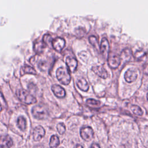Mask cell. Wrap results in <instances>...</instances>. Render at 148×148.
Segmentation results:
<instances>
[{"instance_id": "4fadbf2b", "label": "cell", "mask_w": 148, "mask_h": 148, "mask_svg": "<svg viewBox=\"0 0 148 148\" xmlns=\"http://www.w3.org/2000/svg\"><path fill=\"white\" fill-rule=\"evenodd\" d=\"M51 90L54 94L59 98H63L65 96L66 92L64 88L58 84H53L51 86Z\"/></svg>"}, {"instance_id": "9a60e30c", "label": "cell", "mask_w": 148, "mask_h": 148, "mask_svg": "<svg viewBox=\"0 0 148 148\" xmlns=\"http://www.w3.org/2000/svg\"><path fill=\"white\" fill-rule=\"evenodd\" d=\"M120 58L121 60H123L124 61H128L130 60L131 57H132V53L130 49L125 48L124 49L121 53L120 55Z\"/></svg>"}, {"instance_id": "44dd1931", "label": "cell", "mask_w": 148, "mask_h": 148, "mask_svg": "<svg viewBox=\"0 0 148 148\" xmlns=\"http://www.w3.org/2000/svg\"><path fill=\"white\" fill-rule=\"evenodd\" d=\"M131 109L132 111V112L138 116H142L143 114V111L142 109L138 105H132L131 106Z\"/></svg>"}, {"instance_id": "83f0119b", "label": "cell", "mask_w": 148, "mask_h": 148, "mask_svg": "<svg viewBox=\"0 0 148 148\" xmlns=\"http://www.w3.org/2000/svg\"><path fill=\"white\" fill-rule=\"evenodd\" d=\"M144 73L146 75H148V64H146L145 67H144V69H143Z\"/></svg>"}, {"instance_id": "e0dca14e", "label": "cell", "mask_w": 148, "mask_h": 148, "mask_svg": "<svg viewBox=\"0 0 148 148\" xmlns=\"http://www.w3.org/2000/svg\"><path fill=\"white\" fill-rule=\"evenodd\" d=\"M17 124L18 127L22 131H24L26 129L27 127V122L25 119L22 116H20L17 118Z\"/></svg>"}, {"instance_id": "52a82bcc", "label": "cell", "mask_w": 148, "mask_h": 148, "mask_svg": "<svg viewBox=\"0 0 148 148\" xmlns=\"http://www.w3.org/2000/svg\"><path fill=\"white\" fill-rule=\"evenodd\" d=\"M51 44L53 48L56 50L58 51H60L65 46V40L64 38L61 37H56V38L53 39L51 42Z\"/></svg>"}, {"instance_id": "1f68e13d", "label": "cell", "mask_w": 148, "mask_h": 148, "mask_svg": "<svg viewBox=\"0 0 148 148\" xmlns=\"http://www.w3.org/2000/svg\"><path fill=\"white\" fill-rule=\"evenodd\" d=\"M147 99H148V93H147Z\"/></svg>"}, {"instance_id": "5bb4252c", "label": "cell", "mask_w": 148, "mask_h": 148, "mask_svg": "<svg viewBox=\"0 0 148 148\" xmlns=\"http://www.w3.org/2000/svg\"><path fill=\"white\" fill-rule=\"evenodd\" d=\"M76 84L77 87L83 91H87L89 88V84L83 77L79 78L77 80Z\"/></svg>"}, {"instance_id": "f1b7e54d", "label": "cell", "mask_w": 148, "mask_h": 148, "mask_svg": "<svg viewBox=\"0 0 148 148\" xmlns=\"http://www.w3.org/2000/svg\"><path fill=\"white\" fill-rule=\"evenodd\" d=\"M0 102H2L4 104H5V100L4 99V98H3V97L2 96V94H1V92H0Z\"/></svg>"}, {"instance_id": "7402d4cb", "label": "cell", "mask_w": 148, "mask_h": 148, "mask_svg": "<svg viewBox=\"0 0 148 148\" xmlns=\"http://www.w3.org/2000/svg\"><path fill=\"white\" fill-rule=\"evenodd\" d=\"M86 103L87 104L91 106V107H98L100 105V102L98 100H95L94 99H87L86 101Z\"/></svg>"}, {"instance_id": "277c9868", "label": "cell", "mask_w": 148, "mask_h": 148, "mask_svg": "<svg viewBox=\"0 0 148 148\" xmlns=\"http://www.w3.org/2000/svg\"><path fill=\"white\" fill-rule=\"evenodd\" d=\"M94 131L90 127H83L80 129V136L86 141H90L94 137Z\"/></svg>"}, {"instance_id": "3957f363", "label": "cell", "mask_w": 148, "mask_h": 148, "mask_svg": "<svg viewBox=\"0 0 148 148\" xmlns=\"http://www.w3.org/2000/svg\"><path fill=\"white\" fill-rule=\"evenodd\" d=\"M16 94L18 98L24 103L30 104L36 101V99L25 90L18 89L16 91Z\"/></svg>"}, {"instance_id": "7a4b0ae2", "label": "cell", "mask_w": 148, "mask_h": 148, "mask_svg": "<svg viewBox=\"0 0 148 148\" xmlns=\"http://www.w3.org/2000/svg\"><path fill=\"white\" fill-rule=\"evenodd\" d=\"M32 114L34 117L38 119H44L48 116L49 112L45 106L38 104L32 108Z\"/></svg>"}, {"instance_id": "ac0fdd59", "label": "cell", "mask_w": 148, "mask_h": 148, "mask_svg": "<svg viewBox=\"0 0 148 148\" xmlns=\"http://www.w3.org/2000/svg\"><path fill=\"white\" fill-rule=\"evenodd\" d=\"M45 47V43L43 41H36L34 45V49L37 53H41Z\"/></svg>"}, {"instance_id": "4316f807", "label": "cell", "mask_w": 148, "mask_h": 148, "mask_svg": "<svg viewBox=\"0 0 148 148\" xmlns=\"http://www.w3.org/2000/svg\"><path fill=\"white\" fill-rule=\"evenodd\" d=\"M90 148H101L99 145L97 143H92L91 144V146Z\"/></svg>"}, {"instance_id": "ffe728a7", "label": "cell", "mask_w": 148, "mask_h": 148, "mask_svg": "<svg viewBox=\"0 0 148 148\" xmlns=\"http://www.w3.org/2000/svg\"><path fill=\"white\" fill-rule=\"evenodd\" d=\"M146 55V51L145 50H143V49H138L137 50L135 54H134V57L135 58V59H136L138 61H140L141 60L143 59V57H145Z\"/></svg>"}, {"instance_id": "9c48e42d", "label": "cell", "mask_w": 148, "mask_h": 148, "mask_svg": "<svg viewBox=\"0 0 148 148\" xmlns=\"http://www.w3.org/2000/svg\"><path fill=\"white\" fill-rule=\"evenodd\" d=\"M13 144V140L9 135H5L0 136V147L10 148Z\"/></svg>"}, {"instance_id": "30bf717a", "label": "cell", "mask_w": 148, "mask_h": 148, "mask_svg": "<svg viewBox=\"0 0 148 148\" xmlns=\"http://www.w3.org/2000/svg\"><path fill=\"white\" fill-rule=\"evenodd\" d=\"M33 138L35 141H39L45 135V131L43 127L38 125L33 131Z\"/></svg>"}, {"instance_id": "603a6c76", "label": "cell", "mask_w": 148, "mask_h": 148, "mask_svg": "<svg viewBox=\"0 0 148 148\" xmlns=\"http://www.w3.org/2000/svg\"><path fill=\"white\" fill-rule=\"evenodd\" d=\"M57 131H58V133L61 135H62L65 133V130H66L65 125H64V123H60L57 125Z\"/></svg>"}, {"instance_id": "7c38bea8", "label": "cell", "mask_w": 148, "mask_h": 148, "mask_svg": "<svg viewBox=\"0 0 148 148\" xmlns=\"http://www.w3.org/2000/svg\"><path fill=\"white\" fill-rule=\"evenodd\" d=\"M92 71L99 77L106 79L108 77V73L106 70L102 65H97L92 67Z\"/></svg>"}, {"instance_id": "8fae6325", "label": "cell", "mask_w": 148, "mask_h": 148, "mask_svg": "<svg viewBox=\"0 0 148 148\" xmlns=\"http://www.w3.org/2000/svg\"><path fill=\"white\" fill-rule=\"evenodd\" d=\"M66 64L68 71L71 72H74L77 66V60L72 56H68L66 59Z\"/></svg>"}, {"instance_id": "ba28073f", "label": "cell", "mask_w": 148, "mask_h": 148, "mask_svg": "<svg viewBox=\"0 0 148 148\" xmlns=\"http://www.w3.org/2000/svg\"><path fill=\"white\" fill-rule=\"evenodd\" d=\"M108 64L112 68H117L121 63L120 57L117 54H112L108 56Z\"/></svg>"}, {"instance_id": "6da1fadb", "label": "cell", "mask_w": 148, "mask_h": 148, "mask_svg": "<svg viewBox=\"0 0 148 148\" xmlns=\"http://www.w3.org/2000/svg\"><path fill=\"white\" fill-rule=\"evenodd\" d=\"M56 76L58 80L63 84H68L71 80V76L68 69L64 66L58 68L56 71Z\"/></svg>"}, {"instance_id": "d6986e66", "label": "cell", "mask_w": 148, "mask_h": 148, "mask_svg": "<svg viewBox=\"0 0 148 148\" xmlns=\"http://www.w3.org/2000/svg\"><path fill=\"white\" fill-rule=\"evenodd\" d=\"M60 145L59 138L56 135H53L51 136L49 142V146L51 148H55Z\"/></svg>"}, {"instance_id": "8992f818", "label": "cell", "mask_w": 148, "mask_h": 148, "mask_svg": "<svg viewBox=\"0 0 148 148\" xmlns=\"http://www.w3.org/2000/svg\"><path fill=\"white\" fill-rule=\"evenodd\" d=\"M138 77V73L135 69L130 68L124 74V78L128 83H132L135 81Z\"/></svg>"}, {"instance_id": "f546056e", "label": "cell", "mask_w": 148, "mask_h": 148, "mask_svg": "<svg viewBox=\"0 0 148 148\" xmlns=\"http://www.w3.org/2000/svg\"><path fill=\"white\" fill-rule=\"evenodd\" d=\"M74 148H83V146L81 145H79V144H77L75 147Z\"/></svg>"}, {"instance_id": "5b68a950", "label": "cell", "mask_w": 148, "mask_h": 148, "mask_svg": "<svg viewBox=\"0 0 148 148\" xmlns=\"http://www.w3.org/2000/svg\"><path fill=\"white\" fill-rule=\"evenodd\" d=\"M100 51L103 57L106 59L108 58L109 51V41L106 38H103L100 44Z\"/></svg>"}, {"instance_id": "4dcf8cb0", "label": "cell", "mask_w": 148, "mask_h": 148, "mask_svg": "<svg viewBox=\"0 0 148 148\" xmlns=\"http://www.w3.org/2000/svg\"><path fill=\"white\" fill-rule=\"evenodd\" d=\"M2 105H1V103H0V111L2 110Z\"/></svg>"}, {"instance_id": "2e32d148", "label": "cell", "mask_w": 148, "mask_h": 148, "mask_svg": "<svg viewBox=\"0 0 148 148\" xmlns=\"http://www.w3.org/2000/svg\"><path fill=\"white\" fill-rule=\"evenodd\" d=\"M27 73L31 74H36L37 72L36 70L32 66L28 65H24L21 68V75H24Z\"/></svg>"}, {"instance_id": "cb8c5ba5", "label": "cell", "mask_w": 148, "mask_h": 148, "mask_svg": "<svg viewBox=\"0 0 148 148\" xmlns=\"http://www.w3.org/2000/svg\"><path fill=\"white\" fill-rule=\"evenodd\" d=\"M89 41L90 43L94 46V47H98L99 45H98V39L96 38L95 36L94 35H91L90 36H89Z\"/></svg>"}, {"instance_id": "484cf974", "label": "cell", "mask_w": 148, "mask_h": 148, "mask_svg": "<svg viewBox=\"0 0 148 148\" xmlns=\"http://www.w3.org/2000/svg\"><path fill=\"white\" fill-rule=\"evenodd\" d=\"M76 33L77 34V35H79V36H83V35H84V34H85V33H86V30L84 29V28H77V29H76Z\"/></svg>"}, {"instance_id": "d4e9b609", "label": "cell", "mask_w": 148, "mask_h": 148, "mask_svg": "<svg viewBox=\"0 0 148 148\" xmlns=\"http://www.w3.org/2000/svg\"><path fill=\"white\" fill-rule=\"evenodd\" d=\"M53 38L49 34H46L43 36V42L46 44H48L49 43H51L53 40Z\"/></svg>"}]
</instances>
